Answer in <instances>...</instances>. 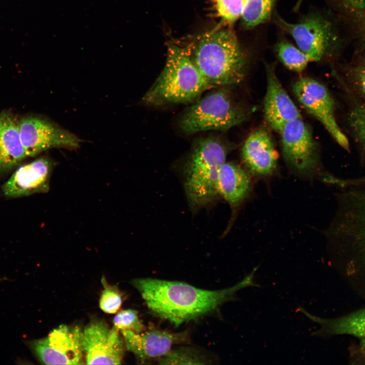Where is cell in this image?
<instances>
[{"label": "cell", "instance_id": "1", "mask_svg": "<svg viewBox=\"0 0 365 365\" xmlns=\"http://www.w3.org/2000/svg\"><path fill=\"white\" fill-rule=\"evenodd\" d=\"M254 268L233 286L217 290L197 288L187 283L152 278L134 279V286L140 293L148 308L161 318L178 326L236 300V293L249 286L260 287L254 282Z\"/></svg>", "mask_w": 365, "mask_h": 365}, {"label": "cell", "instance_id": "2", "mask_svg": "<svg viewBox=\"0 0 365 365\" xmlns=\"http://www.w3.org/2000/svg\"><path fill=\"white\" fill-rule=\"evenodd\" d=\"M191 58L212 87L239 83L249 62L248 52L229 28L204 34L195 45Z\"/></svg>", "mask_w": 365, "mask_h": 365}, {"label": "cell", "instance_id": "3", "mask_svg": "<svg viewBox=\"0 0 365 365\" xmlns=\"http://www.w3.org/2000/svg\"><path fill=\"white\" fill-rule=\"evenodd\" d=\"M212 86L201 75L184 49L171 45L165 66L142 98L145 104L162 105L194 100Z\"/></svg>", "mask_w": 365, "mask_h": 365}, {"label": "cell", "instance_id": "4", "mask_svg": "<svg viewBox=\"0 0 365 365\" xmlns=\"http://www.w3.org/2000/svg\"><path fill=\"white\" fill-rule=\"evenodd\" d=\"M226 156L224 147L213 138L203 139L194 147L186 166L184 182L192 208L204 207L218 197L217 175Z\"/></svg>", "mask_w": 365, "mask_h": 365}, {"label": "cell", "instance_id": "5", "mask_svg": "<svg viewBox=\"0 0 365 365\" xmlns=\"http://www.w3.org/2000/svg\"><path fill=\"white\" fill-rule=\"evenodd\" d=\"M245 112L224 90L214 91L191 106L180 122L187 134L211 130H227L243 122Z\"/></svg>", "mask_w": 365, "mask_h": 365}, {"label": "cell", "instance_id": "6", "mask_svg": "<svg viewBox=\"0 0 365 365\" xmlns=\"http://www.w3.org/2000/svg\"><path fill=\"white\" fill-rule=\"evenodd\" d=\"M275 20L312 61L320 60L341 45L340 36L335 25L320 13H309L295 23L286 21L279 15L275 17Z\"/></svg>", "mask_w": 365, "mask_h": 365}, {"label": "cell", "instance_id": "7", "mask_svg": "<svg viewBox=\"0 0 365 365\" xmlns=\"http://www.w3.org/2000/svg\"><path fill=\"white\" fill-rule=\"evenodd\" d=\"M278 132L284 159L291 169L301 176H314L318 167L317 148L302 118L286 122Z\"/></svg>", "mask_w": 365, "mask_h": 365}, {"label": "cell", "instance_id": "8", "mask_svg": "<svg viewBox=\"0 0 365 365\" xmlns=\"http://www.w3.org/2000/svg\"><path fill=\"white\" fill-rule=\"evenodd\" d=\"M293 91L306 110L321 122L342 148L349 151V141L337 122L334 101L327 89L313 79L303 77L294 83Z\"/></svg>", "mask_w": 365, "mask_h": 365}, {"label": "cell", "instance_id": "9", "mask_svg": "<svg viewBox=\"0 0 365 365\" xmlns=\"http://www.w3.org/2000/svg\"><path fill=\"white\" fill-rule=\"evenodd\" d=\"M83 331L77 326L60 325L43 338L29 343L38 359L46 364L82 363Z\"/></svg>", "mask_w": 365, "mask_h": 365}, {"label": "cell", "instance_id": "10", "mask_svg": "<svg viewBox=\"0 0 365 365\" xmlns=\"http://www.w3.org/2000/svg\"><path fill=\"white\" fill-rule=\"evenodd\" d=\"M19 129L27 157L34 156L54 148L76 149L81 142L74 134L51 122L36 117L29 116L20 119Z\"/></svg>", "mask_w": 365, "mask_h": 365}, {"label": "cell", "instance_id": "11", "mask_svg": "<svg viewBox=\"0 0 365 365\" xmlns=\"http://www.w3.org/2000/svg\"><path fill=\"white\" fill-rule=\"evenodd\" d=\"M115 326L110 328L101 320H92L83 331L82 348L86 363L121 364L124 342Z\"/></svg>", "mask_w": 365, "mask_h": 365}, {"label": "cell", "instance_id": "12", "mask_svg": "<svg viewBox=\"0 0 365 365\" xmlns=\"http://www.w3.org/2000/svg\"><path fill=\"white\" fill-rule=\"evenodd\" d=\"M52 168L45 157L20 166L2 186L4 195L16 198L47 192Z\"/></svg>", "mask_w": 365, "mask_h": 365}, {"label": "cell", "instance_id": "13", "mask_svg": "<svg viewBox=\"0 0 365 365\" xmlns=\"http://www.w3.org/2000/svg\"><path fill=\"white\" fill-rule=\"evenodd\" d=\"M121 332L127 349L142 361L160 358L169 352L174 344L186 342L188 339L187 332L173 333L158 330L143 333L129 330Z\"/></svg>", "mask_w": 365, "mask_h": 365}, {"label": "cell", "instance_id": "14", "mask_svg": "<svg viewBox=\"0 0 365 365\" xmlns=\"http://www.w3.org/2000/svg\"><path fill=\"white\" fill-rule=\"evenodd\" d=\"M267 84L264 101L265 117L278 132L286 122L302 118L298 108L287 94L271 66H267Z\"/></svg>", "mask_w": 365, "mask_h": 365}, {"label": "cell", "instance_id": "15", "mask_svg": "<svg viewBox=\"0 0 365 365\" xmlns=\"http://www.w3.org/2000/svg\"><path fill=\"white\" fill-rule=\"evenodd\" d=\"M242 156L245 165L254 175H267L276 168L277 154L271 136L265 130H256L248 136Z\"/></svg>", "mask_w": 365, "mask_h": 365}, {"label": "cell", "instance_id": "16", "mask_svg": "<svg viewBox=\"0 0 365 365\" xmlns=\"http://www.w3.org/2000/svg\"><path fill=\"white\" fill-rule=\"evenodd\" d=\"M251 187L249 174L241 167L225 162L220 168L217 191L233 210L237 208L248 195Z\"/></svg>", "mask_w": 365, "mask_h": 365}, {"label": "cell", "instance_id": "17", "mask_svg": "<svg viewBox=\"0 0 365 365\" xmlns=\"http://www.w3.org/2000/svg\"><path fill=\"white\" fill-rule=\"evenodd\" d=\"M297 311L320 325L319 330L311 333L312 336L325 337L345 335L365 339V308L343 316L328 319L311 314L300 305Z\"/></svg>", "mask_w": 365, "mask_h": 365}, {"label": "cell", "instance_id": "18", "mask_svg": "<svg viewBox=\"0 0 365 365\" xmlns=\"http://www.w3.org/2000/svg\"><path fill=\"white\" fill-rule=\"evenodd\" d=\"M19 121L12 114H0V172L9 170L26 158Z\"/></svg>", "mask_w": 365, "mask_h": 365}, {"label": "cell", "instance_id": "19", "mask_svg": "<svg viewBox=\"0 0 365 365\" xmlns=\"http://www.w3.org/2000/svg\"><path fill=\"white\" fill-rule=\"evenodd\" d=\"M277 0H248L241 16L244 28L251 29L268 22L272 16Z\"/></svg>", "mask_w": 365, "mask_h": 365}, {"label": "cell", "instance_id": "20", "mask_svg": "<svg viewBox=\"0 0 365 365\" xmlns=\"http://www.w3.org/2000/svg\"><path fill=\"white\" fill-rule=\"evenodd\" d=\"M275 50L281 62L293 71L301 72L312 61L311 58L298 47L284 39L277 42Z\"/></svg>", "mask_w": 365, "mask_h": 365}, {"label": "cell", "instance_id": "21", "mask_svg": "<svg viewBox=\"0 0 365 365\" xmlns=\"http://www.w3.org/2000/svg\"><path fill=\"white\" fill-rule=\"evenodd\" d=\"M161 364H205L206 361L203 356L195 349L182 348L170 350L159 358Z\"/></svg>", "mask_w": 365, "mask_h": 365}, {"label": "cell", "instance_id": "22", "mask_svg": "<svg viewBox=\"0 0 365 365\" xmlns=\"http://www.w3.org/2000/svg\"><path fill=\"white\" fill-rule=\"evenodd\" d=\"M346 20L350 24L355 36L365 50V9H354L340 4Z\"/></svg>", "mask_w": 365, "mask_h": 365}, {"label": "cell", "instance_id": "23", "mask_svg": "<svg viewBox=\"0 0 365 365\" xmlns=\"http://www.w3.org/2000/svg\"><path fill=\"white\" fill-rule=\"evenodd\" d=\"M101 282L104 289L99 300V307L105 313H115L121 306L122 293L116 286L108 284L104 277L101 279Z\"/></svg>", "mask_w": 365, "mask_h": 365}, {"label": "cell", "instance_id": "24", "mask_svg": "<svg viewBox=\"0 0 365 365\" xmlns=\"http://www.w3.org/2000/svg\"><path fill=\"white\" fill-rule=\"evenodd\" d=\"M248 0H215L218 16L226 22L232 23L241 17Z\"/></svg>", "mask_w": 365, "mask_h": 365}, {"label": "cell", "instance_id": "25", "mask_svg": "<svg viewBox=\"0 0 365 365\" xmlns=\"http://www.w3.org/2000/svg\"><path fill=\"white\" fill-rule=\"evenodd\" d=\"M114 324L119 331L129 330L136 333H140L144 330V326L139 319L138 313L132 309L119 312L114 317Z\"/></svg>", "mask_w": 365, "mask_h": 365}, {"label": "cell", "instance_id": "26", "mask_svg": "<svg viewBox=\"0 0 365 365\" xmlns=\"http://www.w3.org/2000/svg\"><path fill=\"white\" fill-rule=\"evenodd\" d=\"M348 122L352 134L365 150V105H357L350 113Z\"/></svg>", "mask_w": 365, "mask_h": 365}, {"label": "cell", "instance_id": "27", "mask_svg": "<svg viewBox=\"0 0 365 365\" xmlns=\"http://www.w3.org/2000/svg\"><path fill=\"white\" fill-rule=\"evenodd\" d=\"M357 85L365 97V70L359 63L353 68Z\"/></svg>", "mask_w": 365, "mask_h": 365}, {"label": "cell", "instance_id": "28", "mask_svg": "<svg viewBox=\"0 0 365 365\" xmlns=\"http://www.w3.org/2000/svg\"><path fill=\"white\" fill-rule=\"evenodd\" d=\"M340 3L356 9H365V0H340Z\"/></svg>", "mask_w": 365, "mask_h": 365}, {"label": "cell", "instance_id": "29", "mask_svg": "<svg viewBox=\"0 0 365 365\" xmlns=\"http://www.w3.org/2000/svg\"><path fill=\"white\" fill-rule=\"evenodd\" d=\"M358 351L361 356L365 359V339L360 340Z\"/></svg>", "mask_w": 365, "mask_h": 365}, {"label": "cell", "instance_id": "30", "mask_svg": "<svg viewBox=\"0 0 365 365\" xmlns=\"http://www.w3.org/2000/svg\"><path fill=\"white\" fill-rule=\"evenodd\" d=\"M303 0H298L296 4H295V7H294V10L295 12H297L300 9L301 5L302 4V3Z\"/></svg>", "mask_w": 365, "mask_h": 365}, {"label": "cell", "instance_id": "31", "mask_svg": "<svg viewBox=\"0 0 365 365\" xmlns=\"http://www.w3.org/2000/svg\"><path fill=\"white\" fill-rule=\"evenodd\" d=\"M356 182L358 184H364L365 176H362L360 177H357L356 178Z\"/></svg>", "mask_w": 365, "mask_h": 365}, {"label": "cell", "instance_id": "32", "mask_svg": "<svg viewBox=\"0 0 365 365\" xmlns=\"http://www.w3.org/2000/svg\"><path fill=\"white\" fill-rule=\"evenodd\" d=\"M1 279L0 278V280H1Z\"/></svg>", "mask_w": 365, "mask_h": 365}]
</instances>
